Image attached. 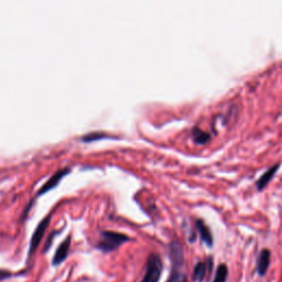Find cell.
I'll use <instances>...</instances> for the list:
<instances>
[{"label":"cell","instance_id":"cell-2","mask_svg":"<svg viewBox=\"0 0 282 282\" xmlns=\"http://www.w3.org/2000/svg\"><path fill=\"white\" fill-rule=\"evenodd\" d=\"M132 240L129 236L123 233H117V231L103 230L101 233V239L96 245V248L105 254L117 250L123 244Z\"/></svg>","mask_w":282,"mask_h":282},{"label":"cell","instance_id":"cell-3","mask_svg":"<svg viewBox=\"0 0 282 282\" xmlns=\"http://www.w3.org/2000/svg\"><path fill=\"white\" fill-rule=\"evenodd\" d=\"M163 270V264L158 254H150L147 259L146 272L141 282H159Z\"/></svg>","mask_w":282,"mask_h":282},{"label":"cell","instance_id":"cell-9","mask_svg":"<svg viewBox=\"0 0 282 282\" xmlns=\"http://www.w3.org/2000/svg\"><path fill=\"white\" fill-rule=\"evenodd\" d=\"M279 167H280L279 164L273 165V167H271L270 169H268L267 171L259 177L258 181L256 182L257 190H258L259 192H261V191L267 188V185L270 183V181L273 179V176H276V173L278 171V169H279Z\"/></svg>","mask_w":282,"mask_h":282},{"label":"cell","instance_id":"cell-12","mask_svg":"<svg viewBox=\"0 0 282 282\" xmlns=\"http://www.w3.org/2000/svg\"><path fill=\"white\" fill-rule=\"evenodd\" d=\"M193 137H194V140H195V142L200 143V144H204L210 141V135L206 134V132H204V131L200 130V129L194 130Z\"/></svg>","mask_w":282,"mask_h":282},{"label":"cell","instance_id":"cell-5","mask_svg":"<svg viewBox=\"0 0 282 282\" xmlns=\"http://www.w3.org/2000/svg\"><path fill=\"white\" fill-rule=\"evenodd\" d=\"M70 172V170L69 169H63V170H60V171H57L54 176H52L51 177H50L49 181L48 182H45V183L43 184L42 188L40 189V191L38 193H36V197H39L41 195H43V194H45L47 192H49V191H51L53 190L54 188H56L57 184L60 183V181L63 179V177L66 176Z\"/></svg>","mask_w":282,"mask_h":282},{"label":"cell","instance_id":"cell-1","mask_svg":"<svg viewBox=\"0 0 282 282\" xmlns=\"http://www.w3.org/2000/svg\"><path fill=\"white\" fill-rule=\"evenodd\" d=\"M169 255L171 260V272L167 282H188L184 267L183 247L179 242H172L169 245Z\"/></svg>","mask_w":282,"mask_h":282},{"label":"cell","instance_id":"cell-11","mask_svg":"<svg viewBox=\"0 0 282 282\" xmlns=\"http://www.w3.org/2000/svg\"><path fill=\"white\" fill-rule=\"evenodd\" d=\"M228 277V268L225 264H219L216 273H215L213 282H226Z\"/></svg>","mask_w":282,"mask_h":282},{"label":"cell","instance_id":"cell-13","mask_svg":"<svg viewBox=\"0 0 282 282\" xmlns=\"http://www.w3.org/2000/svg\"><path fill=\"white\" fill-rule=\"evenodd\" d=\"M12 277V273L9 271H5V270H0V280L3 279H8V278Z\"/></svg>","mask_w":282,"mask_h":282},{"label":"cell","instance_id":"cell-10","mask_svg":"<svg viewBox=\"0 0 282 282\" xmlns=\"http://www.w3.org/2000/svg\"><path fill=\"white\" fill-rule=\"evenodd\" d=\"M209 272V269H207V264L204 261H198L195 264V267L193 269V275L192 279L194 282H202L205 279L206 273Z\"/></svg>","mask_w":282,"mask_h":282},{"label":"cell","instance_id":"cell-4","mask_svg":"<svg viewBox=\"0 0 282 282\" xmlns=\"http://www.w3.org/2000/svg\"><path fill=\"white\" fill-rule=\"evenodd\" d=\"M50 222H51V215L49 216L44 217L41 223L39 224L36 228L33 231V234L31 236V240H30V247H29V252H28V260H30L32 258L33 254H35V250L38 249L39 245L42 240L45 230L48 229V227L50 225Z\"/></svg>","mask_w":282,"mask_h":282},{"label":"cell","instance_id":"cell-7","mask_svg":"<svg viewBox=\"0 0 282 282\" xmlns=\"http://www.w3.org/2000/svg\"><path fill=\"white\" fill-rule=\"evenodd\" d=\"M270 258H271V252L269 249H263L258 255L257 258V267L256 271L258 273V276L264 277L266 276V273L270 266Z\"/></svg>","mask_w":282,"mask_h":282},{"label":"cell","instance_id":"cell-6","mask_svg":"<svg viewBox=\"0 0 282 282\" xmlns=\"http://www.w3.org/2000/svg\"><path fill=\"white\" fill-rule=\"evenodd\" d=\"M195 227H196V230L198 231V235H200V237L202 239V242L204 243L209 248L213 247L214 246L213 234H212L210 227L206 225L205 222L203 221V219H196Z\"/></svg>","mask_w":282,"mask_h":282},{"label":"cell","instance_id":"cell-8","mask_svg":"<svg viewBox=\"0 0 282 282\" xmlns=\"http://www.w3.org/2000/svg\"><path fill=\"white\" fill-rule=\"evenodd\" d=\"M70 247V236H69L68 238L63 240V242L60 244L59 248L56 249L52 259L53 266H59V264H61L66 258H68Z\"/></svg>","mask_w":282,"mask_h":282}]
</instances>
